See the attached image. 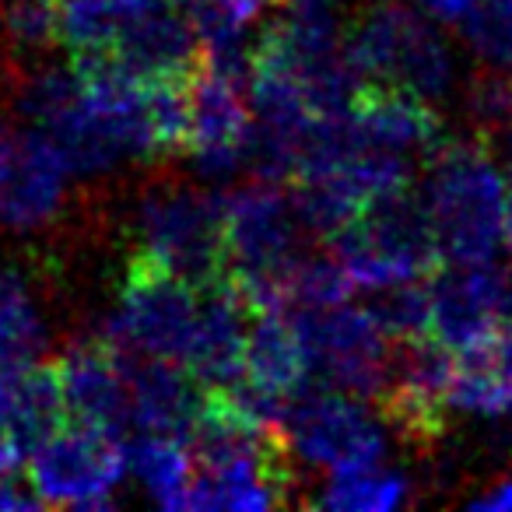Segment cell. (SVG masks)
I'll return each instance as SVG.
<instances>
[{
    "label": "cell",
    "mask_w": 512,
    "mask_h": 512,
    "mask_svg": "<svg viewBox=\"0 0 512 512\" xmlns=\"http://www.w3.org/2000/svg\"><path fill=\"white\" fill-rule=\"evenodd\" d=\"M348 116L365 148L390 151L400 158H425L428 162L432 151L446 141L442 116L435 113L432 102L390 85L362 81L348 106Z\"/></svg>",
    "instance_id": "14"
},
{
    "label": "cell",
    "mask_w": 512,
    "mask_h": 512,
    "mask_svg": "<svg viewBox=\"0 0 512 512\" xmlns=\"http://www.w3.org/2000/svg\"><path fill=\"white\" fill-rule=\"evenodd\" d=\"M221 221H225V193L183 179H155L137 197L134 225L141 235V249L197 288L221 278V260H225Z\"/></svg>",
    "instance_id": "5"
},
{
    "label": "cell",
    "mask_w": 512,
    "mask_h": 512,
    "mask_svg": "<svg viewBox=\"0 0 512 512\" xmlns=\"http://www.w3.org/2000/svg\"><path fill=\"white\" fill-rule=\"evenodd\" d=\"M246 379L278 397H292L309 383L306 348H302L288 309H264L249 316Z\"/></svg>",
    "instance_id": "17"
},
{
    "label": "cell",
    "mask_w": 512,
    "mask_h": 512,
    "mask_svg": "<svg viewBox=\"0 0 512 512\" xmlns=\"http://www.w3.org/2000/svg\"><path fill=\"white\" fill-rule=\"evenodd\" d=\"M127 474V446L109 432L67 421L29 453V484L43 505L113 509V491Z\"/></svg>",
    "instance_id": "9"
},
{
    "label": "cell",
    "mask_w": 512,
    "mask_h": 512,
    "mask_svg": "<svg viewBox=\"0 0 512 512\" xmlns=\"http://www.w3.org/2000/svg\"><path fill=\"white\" fill-rule=\"evenodd\" d=\"M355 281L348 278L334 249L309 242L285 278V309H334L351 299Z\"/></svg>",
    "instance_id": "22"
},
{
    "label": "cell",
    "mask_w": 512,
    "mask_h": 512,
    "mask_svg": "<svg viewBox=\"0 0 512 512\" xmlns=\"http://www.w3.org/2000/svg\"><path fill=\"white\" fill-rule=\"evenodd\" d=\"M467 505L477 512H512V477H502V481L488 484V488L470 498Z\"/></svg>",
    "instance_id": "30"
},
{
    "label": "cell",
    "mask_w": 512,
    "mask_h": 512,
    "mask_svg": "<svg viewBox=\"0 0 512 512\" xmlns=\"http://www.w3.org/2000/svg\"><path fill=\"white\" fill-rule=\"evenodd\" d=\"M271 4H285V0H271Z\"/></svg>",
    "instance_id": "34"
},
{
    "label": "cell",
    "mask_w": 512,
    "mask_h": 512,
    "mask_svg": "<svg viewBox=\"0 0 512 512\" xmlns=\"http://www.w3.org/2000/svg\"><path fill=\"white\" fill-rule=\"evenodd\" d=\"M249 316L253 309L225 274L200 285V320L186 369L204 386H232L246 376Z\"/></svg>",
    "instance_id": "15"
},
{
    "label": "cell",
    "mask_w": 512,
    "mask_h": 512,
    "mask_svg": "<svg viewBox=\"0 0 512 512\" xmlns=\"http://www.w3.org/2000/svg\"><path fill=\"white\" fill-rule=\"evenodd\" d=\"M505 246L512 253V183L505 186Z\"/></svg>",
    "instance_id": "32"
},
{
    "label": "cell",
    "mask_w": 512,
    "mask_h": 512,
    "mask_svg": "<svg viewBox=\"0 0 512 512\" xmlns=\"http://www.w3.org/2000/svg\"><path fill=\"white\" fill-rule=\"evenodd\" d=\"M123 446H127V467L144 484L151 502L162 509H186L193 484L190 446L176 435L155 432H134Z\"/></svg>",
    "instance_id": "19"
},
{
    "label": "cell",
    "mask_w": 512,
    "mask_h": 512,
    "mask_svg": "<svg viewBox=\"0 0 512 512\" xmlns=\"http://www.w3.org/2000/svg\"><path fill=\"white\" fill-rule=\"evenodd\" d=\"M421 200L442 264H488L505 242V179L477 134L446 137L428 158Z\"/></svg>",
    "instance_id": "1"
},
{
    "label": "cell",
    "mask_w": 512,
    "mask_h": 512,
    "mask_svg": "<svg viewBox=\"0 0 512 512\" xmlns=\"http://www.w3.org/2000/svg\"><path fill=\"white\" fill-rule=\"evenodd\" d=\"M67 404L60 393V376L53 362H36L22 369L11 386L8 411L0 418V435L18 449L22 460H29L32 449H39L53 432L67 425Z\"/></svg>",
    "instance_id": "18"
},
{
    "label": "cell",
    "mask_w": 512,
    "mask_h": 512,
    "mask_svg": "<svg viewBox=\"0 0 512 512\" xmlns=\"http://www.w3.org/2000/svg\"><path fill=\"white\" fill-rule=\"evenodd\" d=\"M495 144H502V151H505V162H509V169H512V130L505 137H498Z\"/></svg>",
    "instance_id": "33"
},
{
    "label": "cell",
    "mask_w": 512,
    "mask_h": 512,
    "mask_svg": "<svg viewBox=\"0 0 512 512\" xmlns=\"http://www.w3.org/2000/svg\"><path fill=\"white\" fill-rule=\"evenodd\" d=\"M193 134L190 155L211 179H228L246 169V137L253 127L249 88L200 64L193 74Z\"/></svg>",
    "instance_id": "13"
},
{
    "label": "cell",
    "mask_w": 512,
    "mask_h": 512,
    "mask_svg": "<svg viewBox=\"0 0 512 512\" xmlns=\"http://www.w3.org/2000/svg\"><path fill=\"white\" fill-rule=\"evenodd\" d=\"M50 348V330L43 323V309L36 292L15 267H0V365L22 372L43 362Z\"/></svg>",
    "instance_id": "20"
},
{
    "label": "cell",
    "mask_w": 512,
    "mask_h": 512,
    "mask_svg": "<svg viewBox=\"0 0 512 512\" xmlns=\"http://www.w3.org/2000/svg\"><path fill=\"white\" fill-rule=\"evenodd\" d=\"M463 109H467L470 134L495 144L512 130V71L502 67H477L463 92Z\"/></svg>",
    "instance_id": "26"
},
{
    "label": "cell",
    "mask_w": 512,
    "mask_h": 512,
    "mask_svg": "<svg viewBox=\"0 0 512 512\" xmlns=\"http://www.w3.org/2000/svg\"><path fill=\"white\" fill-rule=\"evenodd\" d=\"M411 502V481L397 470H383V463L369 467L330 470L313 505L334 512H393Z\"/></svg>",
    "instance_id": "21"
},
{
    "label": "cell",
    "mask_w": 512,
    "mask_h": 512,
    "mask_svg": "<svg viewBox=\"0 0 512 512\" xmlns=\"http://www.w3.org/2000/svg\"><path fill=\"white\" fill-rule=\"evenodd\" d=\"M0 32L11 57H43L60 43V0H4Z\"/></svg>",
    "instance_id": "24"
},
{
    "label": "cell",
    "mask_w": 512,
    "mask_h": 512,
    "mask_svg": "<svg viewBox=\"0 0 512 512\" xmlns=\"http://www.w3.org/2000/svg\"><path fill=\"white\" fill-rule=\"evenodd\" d=\"M221 246V274L239 288L253 313L285 309V278L309 246V232L295 218L288 186L249 176L228 190Z\"/></svg>",
    "instance_id": "2"
},
{
    "label": "cell",
    "mask_w": 512,
    "mask_h": 512,
    "mask_svg": "<svg viewBox=\"0 0 512 512\" xmlns=\"http://www.w3.org/2000/svg\"><path fill=\"white\" fill-rule=\"evenodd\" d=\"M414 8L425 11L432 22H446V25H460V18L474 8L477 0H411Z\"/></svg>",
    "instance_id": "29"
},
{
    "label": "cell",
    "mask_w": 512,
    "mask_h": 512,
    "mask_svg": "<svg viewBox=\"0 0 512 512\" xmlns=\"http://www.w3.org/2000/svg\"><path fill=\"white\" fill-rule=\"evenodd\" d=\"M432 337L463 351L491 337L512 313V271L488 264H442L428 281Z\"/></svg>",
    "instance_id": "11"
},
{
    "label": "cell",
    "mask_w": 512,
    "mask_h": 512,
    "mask_svg": "<svg viewBox=\"0 0 512 512\" xmlns=\"http://www.w3.org/2000/svg\"><path fill=\"white\" fill-rule=\"evenodd\" d=\"M200 320V288L179 278L155 256L134 253L123 274L120 309L102 320V341L130 344L144 355L186 365Z\"/></svg>",
    "instance_id": "6"
},
{
    "label": "cell",
    "mask_w": 512,
    "mask_h": 512,
    "mask_svg": "<svg viewBox=\"0 0 512 512\" xmlns=\"http://www.w3.org/2000/svg\"><path fill=\"white\" fill-rule=\"evenodd\" d=\"M15 376H18V372H11L8 365H0V418H4V411H8V400H11V386H15Z\"/></svg>",
    "instance_id": "31"
},
{
    "label": "cell",
    "mask_w": 512,
    "mask_h": 512,
    "mask_svg": "<svg viewBox=\"0 0 512 512\" xmlns=\"http://www.w3.org/2000/svg\"><path fill=\"white\" fill-rule=\"evenodd\" d=\"M365 313L372 316L379 330L390 341L432 334V306H428V288L418 281H397V285L369 288Z\"/></svg>",
    "instance_id": "25"
},
{
    "label": "cell",
    "mask_w": 512,
    "mask_h": 512,
    "mask_svg": "<svg viewBox=\"0 0 512 512\" xmlns=\"http://www.w3.org/2000/svg\"><path fill=\"white\" fill-rule=\"evenodd\" d=\"M299 341L306 348L309 383L351 393L358 400H376L390 365V337L372 323L365 306L334 309H288Z\"/></svg>",
    "instance_id": "8"
},
{
    "label": "cell",
    "mask_w": 512,
    "mask_h": 512,
    "mask_svg": "<svg viewBox=\"0 0 512 512\" xmlns=\"http://www.w3.org/2000/svg\"><path fill=\"white\" fill-rule=\"evenodd\" d=\"M281 432L309 467L348 470L383 463L386 456V425L376 407L316 383H306L285 400Z\"/></svg>",
    "instance_id": "7"
},
{
    "label": "cell",
    "mask_w": 512,
    "mask_h": 512,
    "mask_svg": "<svg viewBox=\"0 0 512 512\" xmlns=\"http://www.w3.org/2000/svg\"><path fill=\"white\" fill-rule=\"evenodd\" d=\"M116 60L141 81L193 78L200 71V36L179 4H162L134 18L109 46Z\"/></svg>",
    "instance_id": "16"
},
{
    "label": "cell",
    "mask_w": 512,
    "mask_h": 512,
    "mask_svg": "<svg viewBox=\"0 0 512 512\" xmlns=\"http://www.w3.org/2000/svg\"><path fill=\"white\" fill-rule=\"evenodd\" d=\"M53 365H57L60 376L67 418L127 442L130 432H134L130 390L109 344L99 334L78 337V341H71L60 351V358Z\"/></svg>",
    "instance_id": "12"
},
{
    "label": "cell",
    "mask_w": 512,
    "mask_h": 512,
    "mask_svg": "<svg viewBox=\"0 0 512 512\" xmlns=\"http://www.w3.org/2000/svg\"><path fill=\"white\" fill-rule=\"evenodd\" d=\"M67 179L71 172L43 130L0 116V225L15 232L50 228L67 207Z\"/></svg>",
    "instance_id": "10"
},
{
    "label": "cell",
    "mask_w": 512,
    "mask_h": 512,
    "mask_svg": "<svg viewBox=\"0 0 512 512\" xmlns=\"http://www.w3.org/2000/svg\"><path fill=\"white\" fill-rule=\"evenodd\" d=\"M344 46L372 85H390L400 92L439 102L453 92L456 67L449 43L425 11L404 0H369L344 25Z\"/></svg>",
    "instance_id": "3"
},
{
    "label": "cell",
    "mask_w": 512,
    "mask_h": 512,
    "mask_svg": "<svg viewBox=\"0 0 512 512\" xmlns=\"http://www.w3.org/2000/svg\"><path fill=\"white\" fill-rule=\"evenodd\" d=\"M22 456L0 435V512H29L43 509L39 495L29 484V470L22 467Z\"/></svg>",
    "instance_id": "28"
},
{
    "label": "cell",
    "mask_w": 512,
    "mask_h": 512,
    "mask_svg": "<svg viewBox=\"0 0 512 512\" xmlns=\"http://www.w3.org/2000/svg\"><path fill=\"white\" fill-rule=\"evenodd\" d=\"M193 78H158L144 88L148 127L155 141V155L169 158L190 151L193 134Z\"/></svg>",
    "instance_id": "23"
},
{
    "label": "cell",
    "mask_w": 512,
    "mask_h": 512,
    "mask_svg": "<svg viewBox=\"0 0 512 512\" xmlns=\"http://www.w3.org/2000/svg\"><path fill=\"white\" fill-rule=\"evenodd\" d=\"M330 249L355 281V288L365 292L397 285V281L432 278L442 267L432 218L414 186L372 197L330 239Z\"/></svg>",
    "instance_id": "4"
},
{
    "label": "cell",
    "mask_w": 512,
    "mask_h": 512,
    "mask_svg": "<svg viewBox=\"0 0 512 512\" xmlns=\"http://www.w3.org/2000/svg\"><path fill=\"white\" fill-rule=\"evenodd\" d=\"M456 29L484 64L512 71V0H477Z\"/></svg>",
    "instance_id": "27"
}]
</instances>
